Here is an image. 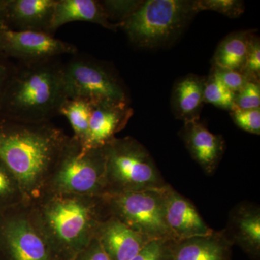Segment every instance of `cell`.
Segmentation results:
<instances>
[{
    "label": "cell",
    "instance_id": "obj_1",
    "mask_svg": "<svg viewBox=\"0 0 260 260\" xmlns=\"http://www.w3.org/2000/svg\"><path fill=\"white\" fill-rule=\"evenodd\" d=\"M69 137L51 121L25 122L0 115V159L18 179L27 205L44 192Z\"/></svg>",
    "mask_w": 260,
    "mask_h": 260
},
{
    "label": "cell",
    "instance_id": "obj_2",
    "mask_svg": "<svg viewBox=\"0 0 260 260\" xmlns=\"http://www.w3.org/2000/svg\"><path fill=\"white\" fill-rule=\"evenodd\" d=\"M27 207L55 260L74 259L108 215L102 196L44 192Z\"/></svg>",
    "mask_w": 260,
    "mask_h": 260
},
{
    "label": "cell",
    "instance_id": "obj_3",
    "mask_svg": "<svg viewBox=\"0 0 260 260\" xmlns=\"http://www.w3.org/2000/svg\"><path fill=\"white\" fill-rule=\"evenodd\" d=\"M68 99L63 64L56 59L16 64L0 101V115L25 122H47Z\"/></svg>",
    "mask_w": 260,
    "mask_h": 260
},
{
    "label": "cell",
    "instance_id": "obj_4",
    "mask_svg": "<svg viewBox=\"0 0 260 260\" xmlns=\"http://www.w3.org/2000/svg\"><path fill=\"white\" fill-rule=\"evenodd\" d=\"M200 11L196 1L148 0L120 24L135 47L155 49L172 44Z\"/></svg>",
    "mask_w": 260,
    "mask_h": 260
},
{
    "label": "cell",
    "instance_id": "obj_5",
    "mask_svg": "<svg viewBox=\"0 0 260 260\" xmlns=\"http://www.w3.org/2000/svg\"><path fill=\"white\" fill-rule=\"evenodd\" d=\"M44 192L88 197L105 194L107 181L104 148H87L74 137H69Z\"/></svg>",
    "mask_w": 260,
    "mask_h": 260
},
{
    "label": "cell",
    "instance_id": "obj_6",
    "mask_svg": "<svg viewBox=\"0 0 260 260\" xmlns=\"http://www.w3.org/2000/svg\"><path fill=\"white\" fill-rule=\"evenodd\" d=\"M104 149L106 194L158 189L167 185L148 150L135 138L116 137Z\"/></svg>",
    "mask_w": 260,
    "mask_h": 260
},
{
    "label": "cell",
    "instance_id": "obj_7",
    "mask_svg": "<svg viewBox=\"0 0 260 260\" xmlns=\"http://www.w3.org/2000/svg\"><path fill=\"white\" fill-rule=\"evenodd\" d=\"M165 186L103 195L107 214L150 240L176 241L166 220Z\"/></svg>",
    "mask_w": 260,
    "mask_h": 260
},
{
    "label": "cell",
    "instance_id": "obj_8",
    "mask_svg": "<svg viewBox=\"0 0 260 260\" xmlns=\"http://www.w3.org/2000/svg\"><path fill=\"white\" fill-rule=\"evenodd\" d=\"M63 80L68 99H82L92 104L129 103L125 89L116 75L93 59L75 56L63 64Z\"/></svg>",
    "mask_w": 260,
    "mask_h": 260
},
{
    "label": "cell",
    "instance_id": "obj_9",
    "mask_svg": "<svg viewBox=\"0 0 260 260\" xmlns=\"http://www.w3.org/2000/svg\"><path fill=\"white\" fill-rule=\"evenodd\" d=\"M0 254L5 260H55L27 205L0 215Z\"/></svg>",
    "mask_w": 260,
    "mask_h": 260
},
{
    "label": "cell",
    "instance_id": "obj_10",
    "mask_svg": "<svg viewBox=\"0 0 260 260\" xmlns=\"http://www.w3.org/2000/svg\"><path fill=\"white\" fill-rule=\"evenodd\" d=\"M78 49L47 32L12 30L0 27V53L19 63H32L75 54Z\"/></svg>",
    "mask_w": 260,
    "mask_h": 260
},
{
    "label": "cell",
    "instance_id": "obj_11",
    "mask_svg": "<svg viewBox=\"0 0 260 260\" xmlns=\"http://www.w3.org/2000/svg\"><path fill=\"white\" fill-rule=\"evenodd\" d=\"M92 105L88 135L83 146L104 148L125 127L134 112L126 102H105Z\"/></svg>",
    "mask_w": 260,
    "mask_h": 260
},
{
    "label": "cell",
    "instance_id": "obj_12",
    "mask_svg": "<svg viewBox=\"0 0 260 260\" xmlns=\"http://www.w3.org/2000/svg\"><path fill=\"white\" fill-rule=\"evenodd\" d=\"M164 198L166 220L176 241L214 234L194 205L168 184L164 189Z\"/></svg>",
    "mask_w": 260,
    "mask_h": 260
},
{
    "label": "cell",
    "instance_id": "obj_13",
    "mask_svg": "<svg viewBox=\"0 0 260 260\" xmlns=\"http://www.w3.org/2000/svg\"><path fill=\"white\" fill-rule=\"evenodd\" d=\"M95 238L112 260L131 259L151 241L109 215L99 224Z\"/></svg>",
    "mask_w": 260,
    "mask_h": 260
},
{
    "label": "cell",
    "instance_id": "obj_14",
    "mask_svg": "<svg viewBox=\"0 0 260 260\" xmlns=\"http://www.w3.org/2000/svg\"><path fill=\"white\" fill-rule=\"evenodd\" d=\"M181 138L191 156L206 174L216 170L225 150L221 135L213 134L199 120L184 122Z\"/></svg>",
    "mask_w": 260,
    "mask_h": 260
},
{
    "label": "cell",
    "instance_id": "obj_15",
    "mask_svg": "<svg viewBox=\"0 0 260 260\" xmlns=\"http://www.w3.org/2000/svg\"><path fill=\"white\" fill-rule=\"evenodd\" d=\"M55 3L56 0H7L5 26L18 31L49 32Z\"/></svg>",
    "mask_w": 260,
    "mask_h": 260
},
{
    "label": "cell",
    "instance_id": "obj_16",
    "mask_svg": "<svg viewBox=\"0 0 260 260\" xmlns=\"http://www.w3.org/2000/svg\"><path fill=\"white\" fill-rule=\"evenodd\" d=\"M232 244L224 232L172 241L169 260H229Z\"/></svg>",
    "mask_w": 260,
    "mask_h": 260
},
{
    "label": "cell",
    "instance_id": "obj_17",
    "mask_svg": "<svg viewBox=\"0 0 260 260\" xmlns=\"http://www.w3.org/2000/svg\"><path fill=\"white\" fill-rule=\"evenodd\" d=\"M78 21L97 24L114 31L120 27L108 19L100 1L56 0L49 32L54 35L65 24Z\"/></svg>",
    "mask_w": 260,
    "mask_h": 260
},
{
    "label": "cell",
    "instance_id": "obj_18",
    "mask_svg": "<svg viewBox=\"0 0 260 260\" xmlns=\"http://www.w3.org/2000/svg\"><path fill=\"white\" fill-rule=\"evenodd\" d=\"M205 80L194 75L181 78L173 89V112L178 119L186 121L200 120V111L204 103Z\"/></svg>",
    "mask_w": 260,
    "mask_h": 260
},
{
    "label": "cell",
    "instance_id": "obj_19",
    "mask_svg": "<svg viewBox=\"0 0 260 260\" xmlns=\"http://www.w3.org/2000/svg\"><path fill=\"white\" fill-rule=\"evenodd\" d=\"M230 229L234 242L251 256L260 253V211L257 207L244 205L232 212Z\"/></svg>",
    "mask_w": 260,
    "mask_h": 260
},
{
    "label": "cell",
    "instance_id": "obj_20",
    "mask_svg": "<svg viewBox=\"0 0 260 260\" xmlns=\"http://www.w3.org/2000/svg\"><path fill=\"white\" fill-rule=\"evenodd\" d=\"M251 30L232 32L217 47L213 58V68L241 71L245 63L249 42L253 37Z\"/></svg>",
    "mask_w": 260,
    "mask_h": 260
},
{
    "label": "cell",
    "instance_id": "obj_21",
    "mask_svg": "<svg viewBox=\"0 0 260 260\" xmlns=\"http://www.w3.org/2000/svg\"><path fill=\"white\" fill-rule=\"evenodd\" d=\"M92 107L87 101L68 99L59 109V115L65 116L73 128V137L83 145L88 135Z\"/></svg>",
    "mask_w": 260,
    "mask_h": 260
},
{
    "label": "cell",
    "instance_id": "obj_22",
    "mask_svg": "<svg viewBox=\"0 0 260 260\" xmlns=\"http://www.w3.org/2000/svg\"><path fill=\"white\" fill-rule=\"evenodd\" d=\"M25 205L26 198L20 183L0 159V215Z\"/></svg>",
    "mask_w": 260,
    "mask_h": 260
},
{
    "label": "cell",
    "instance_id": "obj_23",
    "mask_svg": "<svg viewBox=\"0 0 260 260\" xmlns=\"http://www.w3.org/2000/svg\"><path fill=\"white\" fill-rule=\"evenodd\" d=\"M236 93L229 90L213 72L205 81L204 103L232 111L235 105Z\"/></svg>",
    "mask_w": 260,
    "mask_h": 260
},
{
    "label": "cell",
    "instance_id": "obj_24",
    "mask_svg": "<svg viewBox=\"0 0 260 260\" xmlns=\"http://www.w3.org/2000/svg\"><path fill=\"white\" fill-rule=\"evenodd\" d=\"M108 19L113 23L120 24L139 8L143 1L106 0L100 1Z\"/></svg>",
    "mask_w": 260,
    "mask_h": 260
},
{
    "label": "cell",
    "instance_id": "obj_25",
    "mask_svg": "<svg viewBox=\"0 0 260 260\" xmlns=\"http://www.w3.org/2000/svg\"><path fill=\"white\" fill-rule=\"evenodd\" d=\"M196 4L200 12L213 10L231 18H238L245 10L244 3L237 0H198Z\"/></svg>",
    "mask_w": 260,
    "mask_h": 260
},
{
    "label": "cell",
    "instance_id": "obj_26",
    "mask_svg": "<svg viewBox=\"0 0 260 260\" xmlns=\"http://www.w3.org/2000/svg\"><path fill=\"white\" fill-rule=\"evenodd\" d=\"M235 105L243 110L259 109V80H249L240 91L236 93Z\"/></svg>",
    "mask_w": 260,
    "mask_h": 260
},
{
    "label": "cell",
    "instance_id": "obj_27",
    "mask_svg": "<svg viewBox=\"0 0 260 260\" xmlns=\"http://www.w3.org/2000/svg\"><path fill=\"white\" fill-rule=\"evenodd\" d=\"M233 121L239 128L251 133L260 135V109L243 110L236 107L231 111Z\"/></svg>",
    "mask_w": 260,
    "mask_h": 260
},
{
    "label": "cell",
    "instance_id": "obj_28",
    "mask_svg": "<svg viewBox=\"0 0 260 260\" xmlns=\"http://www.w3.org/2000/svg\"><path fill=\"white\" fill-rule=\"evenodd\" d=\"M172 242L165 239L150 241L136 255L129 260H169Z\"/></svg>",
    "mask_w": 260,
    "mask_h": 260
},
{
    "label": "cell",
    "instance_id": "obj_29",
    "mask_svg": "<svg viewBox=\"0 0 260 260\" xmlns=\"http://www.w3.org/2000/svg\"><path fill=\"white\" fill-rule=\"evenodd\" d=\"M240 72L250 80H259L260 43L259 38L254 35L249 42L245 63Z\"/></svg>",
    "mask_w": 260,
    "mask_h": 260
},
{
    "label": "cell",
    "instance_id": "obj_30",
    "mask_svg": "<svg viewBox=\"0 0 260 260\" xmlns=\"http://www.w3.org/2000/svg\"><path fill=\"white\" fill-rule=\"evenodd\" d=\"M213 73L229 90L235 93L240 91L249 80H254L237 70L213 68Z\"/></svg>",
    "mask_w": 260,
    "mask_h": 260
},
{
    "label": "cell",
    "instance_id": "obj_31",
    "mask_svg": "<svg viewBox=\"0 0 260 260\" xmlns=\"http://www.w3.org/2000/svg\"><path fill=\"white\" fill-rule=\"evenodd\" d=\"M73 260H112L95 238Z\"/></svg>",
    "mask_w": 260,
    "mask_h": 260
},
{
    "label": "cell",
    "instance_id": "obj_32",
    "mask_svg": "<svg viewBox=\"0 0 260 260\" xmlns=\"http://www.w3.org/2000/svg\"><path fill=\"white\" fill-rule=\"evenodd\" d=\"M16 64L0 53V101L8 82L14 73Z\"/></svg>",
    "mask_w": 260,
    "mask_h": 260
},
{
    "label": "cell",
    "instance_id": "obj_33",
    "mask_svg": "<svg viewBox=\"0 0 260 260\" xmlns=\"http://www.w3.org/2000/svg\"><path fill=\"white\" fill-rule=\"evenodd\" d=\"M7 0H0V27L5 26V15Z\"/></svg>",
    "mask_w": 260,
    "mask_h": 260
},
{
    "label": "cell",
    "instance_id": "obj_34",
    "mask_svg": "<svg viewBox=\"0 0 260 260\" xmlns=\"http://www.w3.org/2000/svg\"><path fill=\"white\" fill-rule=\"evenodd\" d=\"M0 260H5L4 259H3V256H1V254H0Z\"/></svg>",
    "mask_w": 260,
    "mask_h": 260
}]
</instances>
